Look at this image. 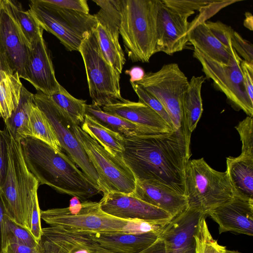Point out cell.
I'll return each instance as SVG.
<instances>
[{"label":"cell","mask_w":253,"mask_h":253,"mask_svg":"<svg viewBox=\"0 0 253 253\" xmlns=\"http://www.w3.org/2000/svg\"><path fill=\"white\" fill-rule=\"evenodd\" d=\"M123 159L136 180H153L185 195V170L190 141L182 129L124 137Z\"/></svg>","instance_id":"6da1fadb"},{"label":"cell","mask_w":253,"mask_h":253,"mask_svg":"<svg viewBox=\"0 0 253 253\" xmlns=\"http://www.w3.org/2000/svg\"><path fill=\"white\" fill-rule=\"evenodd\" d=\"M20 143L26 165L39 184L83 202L101 192L64 152L33 137L24 138Z\"/></svg>","instance_id":"7a4b0ae2"},{"label":"cell","mask_w":253,"mask_h":253,"mask_svg":"<svg viewBox=\"0 0 253 253\" xmlns=\"http://www.w3.org/2000/svg\"><path fill=\"white\" fill-rule=\"evenodd\" d=\"M7 145L8 167L0 192L6 214L30 231L35 197L40 185L24 161L20 141L5 129Z\"/></svg>","instance_id":"3957f363"},{"label":"cell","mask_w":253,"mask_h":253,"mask_svg":"<svg viewBox=\"0 0 253 253\" xmlns=\"http://www.w3.org/2000/svg\"><path fill=\"white\" fill-rule=\"evenodd\" d=\"M160 0H121L119 33L132 62L147 63L157 53V18Z\"/></svg>","instance_id":"277c9868"},{"label":"cell","mask_w":253,"mask_h":253,"mask_svg":"<svg viewBox=\"0 0 253 253\" xmlns=\"http://www.w3.org/2000/svg\"><path fill=\"white\" fill-rule=\"evenodd\" d=\"M188 207L208 214L234 196L228 173L211 168L202 158L189 160L185 170Z\"/></svg>","instance_id":"5b68a950"},{"label":"cell","mask_w":253,"mask_h":253,"mask_svg":"<svg viewBox=\"0 0 253 253\" xmlns=\"http://www.w3.org/2000/svg\"><path fill=\"white\" fill-rule=\"evenodd\" d=\"M28 10L40 26L70 51H79L83 40L97 25L93 15L62 8L44 0H32Z\"/></svg>","instance_id":"8992f818"},{"label":"cell","mask_w":253,"mask_h":253,"mask_svg":"<svg viewBox=\"0 0 253 253\" xmlns=\"http://www.w3.org/2000/svg\"><path fill=\"white\" fill-rule=\"evenodd\" d=\"M41 218L51 226H61L86 233L124 231L129 220L111 215L100 208L99 202L84 201L76 197L68 207L41 210Z\"/></svg>","instance_id":"52a82bcc"},{"label":"cell","mask_w":253,"mask_h":253,"mask_svg":"<svg viewBox=\"0 0 253 253\" xmlns=\"http://www.w3.org/2000/svg\"><path fill=\"white\" fill-rule=\"evenodd\" d=\"M79 52L84 61L92 104L103 107L122 101L120 74L103 56L96 29L83 40Z\"/></svg>","instance_id":"ba28073f"},{"label":"cell","mask_w":253,"mask_h":253,"mask_svg":"<svg viewBox=\"0 0 253 253\" xmlns=\"http://www.w3.org/2000/svg\"><path fill=\"white\" fill-rule=\"evenodd\" d=\"M73 131L98 174L100 191L103 194L118 192L132 195L136 179L124 162L122 154L116 156L111 154L80 126H74Z\"/></svg>","instance_id":"9c48e42d"},{"label":"cell","mask_w":253,"mask_h":253,"mask_svg":"<svg viewBox=\"0 0 253 253\" xmlns=\"http://www.w3.org/2000/svg\"><path fill=\"white\" fill-rule=\"evenodd\" d=\"M156 98L169 114L174 130L182 129L190 141L191 134L186 129L183 119L182 100L189 82L178 65H164L160 70L145 73L135 83Z\"/></svg>","instance_id":"30bf717a"},{"label":"cell","mask_w":253,"mask_h":253,"mask_svg":"<svg viewBox=\"0 0 253 253\" xmlns=\"http://www.w3.org/2000/svg\"><path fill=\"white\" fill-rule=\"evenodd\" d=\"M193 57L201 63L206 79H211L214 87L223 93L233 107L253 116V101L250 98L244 81L240 64L243 60L237 54L231 62H217L194 47Z\"/></svg>","instance_id":"8fae6325"},{"label":"cell","mask_w":253,"mask_h":253,"mask_svg":"<svg viewBox=\"0 0 253 253\" xmlns=\"http://www.w3.org/2000/svg\"><path fill=\"white\" fill-rule=\"evenodd\" d=\"M34 100L36 105L50 123L63 151L81 169L88 178L100 189L98 174L74 133L75 125L56 105L49 96L38 91L34 94Z\"/></svg>","instance_id":"7c38bea8"},{"label":"cell","mask_w":253,"mask_h":253,"mask_svg":"<svg viewBox=\"0 0 253 253\" xmlns=\"http://www.w3.org/2000/svg\"><path fill=\"white\" fill-rule=\"evenodd\" d=\"M39 253H113L89 233L61 226L42 228Z\"/></svg>","instance_id":"4fadbf2b"},{"label":"cell","mask_w":253,"mask_h":253,"mask_svg":"<svg viewBox=\"0 0 253 253\" xmlns=\"http://www.w3.org/2000/svg\"><path fill=\"white\" fill-rule=\"evenodd\" d=\"M101 209L107 213L126 220H140L168 224L173 218L165 211L130 195L108 192L99 202Z\"/></svg>","instance_id":"5bb4252c"},{"label":"cell","mask_w":253,"mask_h":253,"mask_svg":"<svg viewBox=\"0 0 253 253\" xmlns=\"http://www.w3.org/2000/svg\"><path fill=\"white\" fill-rule=\"evenodd\" d=\"M0 50L10 68L26 80V67L31 45L3 6L0 8Z\"/></svg>","instance_id":"9a60e30c"},{"label":"cell","mask_w":253,"mask_h":253,"mask_svg":"<svg viewBox=\"0 0 253 253\" xmlns=\"http://www.w3.org/2000/svg\"><path fill=\"white\" fill-rule=\"evenodd\" d=\"M203 214L199 209L188 207L164 227L159 237L166 253H195L194 235Z\"/></svg>","instance_id":"2e32d148"},{"label":"cell","mask_w":253,"mask_h":253,"mask_svg":"<svg viewBox=\"0 0 253 253\" xmlns=\"http://www.w3.org/2000/svg\"><path fill=\"white\" fill-rule=\"evenodd\" d=\"M188 18L160 0L157 18V52L171 55L185 48L188 42L190 25Z\"/></svg>","instance_id":"e0dca14e"},{"label":"cell","mask_w":253,"mask_h":253,"mask_svg":"<svg viewBox=\"0 0 253 253\" xmlns=\"http://www.w3.org/2000/svg\"><path fill=\"white\" fill-rule=\"evenodd\" d=\"M219 225V233L253 235V200L237 196L208 212Z\"/></svg>","instance_id":"ac0fdd59"},{"label":"cell","mask_w":253,"mask_h":253,"mask_svg":"<svg viewBox=\"0 0 253 253\" xmlns=\"http://www.w3.org/2000/svg\"><path fill=\"white\" fill-rule=\"evenodd\" d=\"M25 71L26 80L38 91L51 96L59 90L61 84L55 77L52 62L43 37L31 45Z\"/></svg>","instance_id":"d6986e66"},{"label":"cell","mask_w":253,"mask_h":253,"mask_svg":"<svg viewBox=\"0 0 253 253\" xmlns=\"http://www.w3.org/2000/svg\"><path fill=\"white\" fill-rule=\"evenodd\" d=\"M131 196L165 211L173 217L188 207L185 195L156 181L136 180Z\"/></svg>","instance_id":"ffe728a7"},{"label":"cell","mask_w":253,"mask_h":253,"mask_svg":"<svg viewBox=\"0 0 253 253\" xmlns=\"http://www.w3.org/2000/svg\"><path fill=\"white\" fill-rule=\"evenodd\" d=\"M110 114L123 118L139 126L159 133H169L173 130L154 110L147 105L124 99L122 101L103 106Z\"/></svg>","instance_id":"44dd1931"},{"label":"cell","mask_w":253,"mask_h":253,"mask_svg":"<svg viewBox=\"0 0 253 253\" xmlns=\"http://www.w3.org/2000/svg\"><path fill=\"white\" fill-rule=\"evenodd\" d=\"M204 21L198 16L190 22L188 42L211 59L225 65L229 64L237 54L231 53L211 33Z\"/></svg>","instance_id":"7402d4cb"},{"label":"cell","mask_w":253,"mask_h":253,"mask_svg":"<svg viewBox=\"0 0 253 253\" xmlns=\"http://www.w3.org/2000/svg\"><path fill=\"white\" fill-rule=\"evenodd\" d=\"M88 233L113 253H139L154 243L160 234H134L125 231Z\"/></svg>","instance_id":"603a6c76"},{"label":"cell","mask_w":253,"mask_h":253,"mask_svg":"<svg viewBox=\"0 0 253 253\" xmlns=\"http://www.w3.org/2000/svg\"><path fill=\"white\" fill-rule=\"evenodd\" d=\"M226 165L234 195L253 200V157H228Z\"/></svg>","instance_id":"cb8c5ba5"},{"label":"cell","mask_w":253,"mask_h":253,"mask_svg":"<svg viewBox=\"0 0 253 253\" xmlns=\"http://www.w3.org/2000/svg\"><path fill=\"white\" fill-rule=\"evenodd\" d=\"M85 115L95 121L117 132L123 137L154 134L159 132L139 126L123 118L104 112L100 107L93 104H86Z\"/></svg>","instance_id":"d4e9b609"},{"label":"cell","mask_w":253,"mask_h":253,"mask_svg":"<svg viewBox=\"0 0 253 253\" xmlns=\"http://www.w3.org/2000/svg\"><path fill=\"white\" fill-rule=\"evenodd\" d=\"M34 105V94L23 85L18 106L4 122L5 130L16 141L31 137L29 121Z\"/></svg>","instance_id":"484cf974"},{"label":"cell","mask_w":253,"mask_h":253,"mask_svg":"<svg viewBox=\"0 0 253 253\" xmlns=\"http://www.w3.org/2000/svg\"><path fill=\"white\" fill-rule=\"evenodd\" d=\"M206 79L203 76H193L183 97V123L190 134L196 128L203 112L201 88Z\"/></svg>","instance_id":"4316f807"},{"label":"cell","mask_w":253,"mask_h":253,"mask_svg":"<svg viewBox=\"0 0 253 253\" xmlns=\"http://www.w3.org/2000/svg\"><path fill=\"white\" fill-rule=\"evenodd\" d=\"M80 126L83 131L113 156L124 152L125 139L123 136L103 126L89 116L85 115L84 120Z\"/></svg>","instance_id":"83f0119b"},{"label":"cell","mask_w":253,"mask_h":253,"mask_svg":"<svg viewBox=\"0 0 253 253\" xmlns=\"http://www.w3.org/2000/svg\"><path fill=\"white\" fill-rule=\"evenodd\" d=\"M18 74L0 71V115L5 122L18 106L23 86Z\"/></svg>","instance_id":"f1b7e54d"},{"label":"cell","mask_w":253,"mask_h":253,"mask_svg":"<svg viewBox=\"0 0 253 253\" xmlns=\"http://www.w3.org/2000/svg\"><path fill=\"white\" fill-rule=\"evenodd\" d=\"M2 3L30 45L43 37V29L29 10L14 1L2 0Z\"/></svg>","instance_id":"f546056e"},{"label":"cell","mask_w":253,"mask_h":253,"mask_svg":"<svg viewBox=\"0 0 253 253\" xmlns=\"http://www.w3.org/2000/svg\"><path fill=\"white\" fill-rule=\"evenodd\" d=\"M29 126L31 137L45 142L57 151L64 152L50 123L35 103L31 111Z\"/></svg>","instance_id":"4dcf8cb0"},{"label":"cell","mask_w":253,"mask_h":253,"mask_svg":"<svg viewBox=\"0 0 253 253\" xmlns=\"http://www.w3.org/2000/svg\"><path fill=\"white\" fill-rule=\"evenodd\" d=\"M100 8L94 14L97 23L119 42L121 24V0H92Z\"/></svg>","instance_id":"1f68e13d"},{"label":"cell","mask_w":253,"mask_h":253,"mask_svg":"<svg viewBox=\"0 0 253 253\" xmlns=\"http://www.w3.org/2000/svg\"><path fill=\"white\" fill-rule=\"evenodd\" d=\"M49 96L75 126H80L83 124L85 116L86 100L74 97L61 85L58 91Z\"/></svg>","instance_id":"d6a6232c"},{"label":"cell","mask_w":253,"mask_h":253,"mask_svg":"<svg viewBox=\"0 0 253 253\" xmlns=\"http://www.w3.org/2000/svg\"><path fill=\"white\" fill-rule=\"evenodd\" d=\"M100 50L106 59L121 74L126 63L123 50L119 43L100 24L96 28Z\"/></svg>","instance_id":"836d02e7"},{"label":"cell","mask_w":253,"mask_h":253,"mask_svg":"<svg viewBox=\"0 0 253 253\" xmlns=\"http://www.w3.org/2000/svg\"><path fill=\"white\" fill-rule=\"evenodd\" d=\"M14 243L38 249L39 243L30 231L16 223L5 213L3 220V247Z\"/></svg>","instance_id":"e575fe53"},{"label":"cell","mask_w":253,"mask_h":253,"mask_svg":"<svg viewBox=\"0 0 253 253\" xmlns=\"http://www.w3.org/2000/svg\"><path fill=\"white\" fill-rule=\"evenodd\" d=\"M207 215L203 214L199 220L194 235L195 253H224L226 247L219 245L209 231L206 220Z\"/></svg>","instance_id":"d590c367"},{"label":"cell","mask_w":253,"mask_h":253,"mask_svg":"<svg viewBox=\"0 0 253 253\" xmlns=\"http://www.w3.org/2000/svg\"><path fill=\"white\" fill-rule=\"evenodd\" d=\"M168 7L183 16L189 17L195 13L200 12L205 7L212 3L215 0H162Z\"/></svg>","instance_id":"8d00e7d4"},{"label":"cell","mask_w":253,"mask_h":253,"mask_svg":"<svg viewBox=\"0 0 253 253\" xmlns=\"http://www.w3.org/2000/svg\"><path fill=\"white\" fill-rule=\"evenodd\" d=\"M130 84L133 90L138 97V101L144 103L152 108L174 130L169 114L160 102L138 84L135 83H131Z\"/></svg>","instance_id":"74e56055"},{"label":"cell","mask_w":253,"mask_h":253,"mask_svg":"<svg viewBox=\"0 0 253 253\" xmlns=\"http://www.w3.org/2000/svg\"><path fill=\"white\" fill-rule=\"evenodd\" d=\"M235 128L242 142L241 154L253 157V120L248 116L240 122Z\"/></svg>","instance_id":"f35d334b"},{"label":"cell","mask_w":253,"mask_h":253,"mask_svg":"<svg viewBox=\"0 0 253 253\" xmlns=\"http://www.w3.org/2000/svg\"><path fill=\"white\" fill-rule=\"evenodd\" d=\"M205 24L214 36L231 53L235 51L231 41L234 30L231 26L220 21L212 22L207 20Z\"/></svg>","instance_id":"ab89813d"},{"label":"cell","mask_w":253,"mask_h":253,"mask_svg":"<svg viewBox=\"0 0 253 253\" xmlns=\"http://www.w3.org/2000/svg\"><path fill=\"white\" fill-rule=\"evenodd\" d=\"M231 44L238 55L244 60L253 63V46L252 43L244 39L238 32L234 31L231 38Z\"/></svg>","instance_id":"60d3db41"},{"label":"cell","mask_w":253,"mask_h":253,"mask_svg":"<svg viewBox=\"0 0 253 253\" xmlns=\"http://www.w3.org/2000/svg\"><path fill=\"white\" fill-rule=\"evenodd\" d=\"M44 1L62 8L89 14V8L86 0H44Z\"/></svg>","instance_id":"b9f144b4"},{"label":"cell","mask_w":253,"mask_h":253,"mask_svg":"<svg viewBox=\"0 0 253 253\" xmlns=\"http://www.w3.org/2000/svg\"><path fill=\"white\" fill-rule=\"evenodd\" d=\"M8 167L7 145L5 131L0 129V190L6 177Z\"/></svg>","instance_id":"7bdbcfd3"},{"label":"cell","mask_w":253,"mask_h":253,"mask_svg":"<svg viewBox=\"0 0 253 253\" xmlns=\"http://www.w3.org/2000/svg\"><path fill=\"white\" fill-rule=\"evenodd\" d=\"M41 210L39 206L38 195L35 198L31 218V229L30 232L39 243L42 235V228L41 223Z\"/></svg>","instance_id":"ee69618b"},{"label":"cell","mask_w":253,"mask_h":253,"mask_svg":"<svg viewBox=\"0 0 253 253\" xmlns=\"http://www.w3.org/2000/svg\"><path fill=\"white\" fill-rule=\"evenodd\" d=\"M240 66L247 93L253 101V63L243 60Z\"/></svg>","instance_id":"f6af8a7d"},{"label":"cell","mask_w":253,"mask_h":253,"mask_svg":"<svg viewBox=\"0 0 253 253\" xmlns=\"http://www.w3.org/2000/svg\"><path fill=\"white\" fill-rule=\"evenodd\" d=\"M1 253H39L38 249L17 243L6 244L2 248Z\"/></svg>","instance_id":"bcb514c9"},{"label":"cell","mask_w":253,"mask_h":253,"mask_svg":"<svg viewBox=\"0 0 253 253\" xmlns=\"http://www.w3.org/2000/svg\"><path fill=\"white\" fill-rule=\"evenodd\" d=\"M125 73L129 76L130 83L141 81L145 74L144 69L138 66H133L130 69L126 70Z\"/></svg>","instance_id":"7dc6e473"},{"label":"cell","mask_w":253,"mask_h":253,"mask_svg":"<svg viewBox=\"0 0 253 253\" xmlns=\"http://www.w3.org/2000/svg\"><path fill=\"white\" fill-rule=\"evenodd\" d=\"M139 253H166L164 242L158 236L154 243Z\"/></svg>","instance_id":"c3c4849f"},{"label":"cell","mask_w":253,"mask_h":253,"mask_svg":"<svg viewBox=\"0 0 253 253\" xmlns=\"http://www.w3.org/2000/svg\"><path fill=\"white\" fill-rule=\"evenodd\" d=\"M6 213L3 200L0 192V253L3 248V220L4 214Z\"/></svg>","instance_id":"681fc988"},{"label":"cell","mask_w":253,"mask_h":253,"mask_svg":"<svg viewBox=\"0 0 253 253\" xmlns=\"http://www.w3.org/2000/svg\"><path fill=\"white\" fill-rule=\"evenodd\" d=\"M0 71H4L8 73H14L10 68L3 54L0 50Z\"/></svg>","instance_id":"f907efd6"},{"label":"cell","mask_w":253,"mask_h":253,"mask_svg":"<svg viewBox=\"0 0 253 253\" xmlns=\"http://www.w3.org/2000/svg\"><path fill=\"white\" fill-rule=\"evenodd\" d=\"M245 17L244 21V26L251 31H253V17L252 14L250 12H247L245 13Z\"/></svg>","instance_id":"816d5d0a"},{"label":"cell","mask_w":253,"mask_h":253,"mask_svg":"<svg viewBox=\"0 0 253 253\" xmlns=\"http://www.w3.org/2000/svg\"><path fill=\"white\" fill-rule=\"evenodd\" d=\"M224 253H240L237 251H231V250H228L226 249V250Z\"/></svg>","instance_id":"f5cc1de1"},{"label":"cell","mask_w":253,"mask_h":253,"mask_svg":"<svg viewBox=\"0 0 253 253\" xmlns=\"http://www.w3.org/2000/svg\"><path fill=\"white\" fill-rule=\"evenodd\" d=\"M1 1H2V0H0V8L1 5Z\"/></svg>","instance_id":"db71d44e"}]
</instances>
